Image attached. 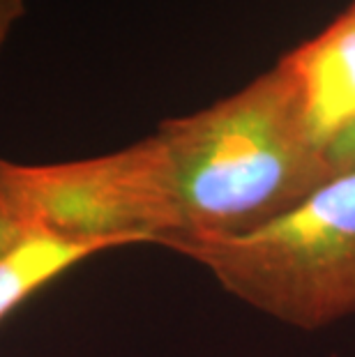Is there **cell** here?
<instances>
[{"label": "cell", "instance_id": "ba28073f", "mask_svg": "<svg viewBox=\"0 0 355 357\" xmlns=\"http://www.w3.org/2000/svg\"><path fill=\"white\" fill-rule=\"evenodd\" d=\"M30 0H0V51L10 40L12 30L26 17Z\"/></svg>", "mask_w": 355, "mask_h": 357}, {"label": "cell", "instance_id": "6da1fadb", "mask_svg": "<svg viewBox=\"0 0 355 357\" xmlns=\"http://www.w3.org/2000/svg\"><path fill=\"white\" fill-rule=\"evenodd\" d=\"M153 136L180 219L178 254L273 222L332 176L284 60Z\"/></svg>", "mask_w": 355, "mask_h": 357}, {"label": "cell", "instance_id": "3957f363", "mask_svg": "<svg viewBox=\"0 0 355 357\" xmlns=\"http://www.w3.org/2000/svg\"><path fill=\"white\" fill-rule=\"evenodd\" d=\"M0 182L30 231L97 249L160 245L173 249L180 219L162 150L150 134L109 155L60 164L0 159Z\"/></svg>", "mask_w": 355, "mask_h": 357}, {"label": "cell", "instance_id": "9c48e42d", "mask_svg": "<svg viewBox=\"0 0 355 357\" xmlns=\"http://www.w3.org/2000/svg\"><path fill=\"white\" fill-rule=\"evenodd\" d=\"M349 12H351V14H353V17H355V3H353V5L349 7Z\"/></svg>", "mask_w": 355, "mask_h": 357}, {"label": "cell", "instance_id": "8992f818", "mask_svg": "<svg viewBox=\"0 0 355 357\" xmlns=\"http://www.w3.org/2000/svg\"><path fill=\"white\" fill-rule=\"evenodd\" d=\"M26 233H30V229L24 215L19 212L17 203L12 201V196L7 194L5 185L0 182V256L10 247L17 245Z\"/></svg>", "mask_w": 355, "mask_h": 357}, {"label": "cell", "instance_id": "5b68a950", "mask_svg": "<svg viewBox=\"0 0 355 357\" xmlns=\"http://www.w3.org/2000/svg\"><path fill=\"white\" fill-rule=\"evenodd\" d=\"M97 252L102 249L77 245L44 231L26 233L0 256V321L35 291Z\"/></svg>", "mask_w": 355, "mask_h": 357}, {"label": "cell", "instance_id": "7a4b0ae2", "mask_svg": "<svg viewBox=\"0 0 355 357\" xmlns=\"http://www.w3.org/2000/svg\"><path fill=\"white\" fill-rule=\"evenodd\" d=\"M201 263L233 298L298 330L355 316V169L259 229L199 242Z\"/></svg>", "mask_w": 355, "mask_h": 357}, {"label": "cell", "instance_id": "277c9868", "mask_svg": "<svg viewBox=\"0 0 355 357\" xmlns=\"http://www.w3.org/2000/svg\"><path fill=\"white\" fill-rule=\"evenodd\" d=\"M323 148L355 120V17L346 10L319 37L282 58Z\"/></svg>", "mask_w": 355, "mask_h": 357}, {"label": "cell", "instance_id": "52a82bcc", "mask_svg": "<svg viewBox=\"0 0 355 357\" xmlns=\"http://www.w3.org/2000/svg\"><path fill=\"white\" fill-rule=\"evenodd\" d=\"M326 162L332 173L355 169V120L326 146Z\"/></svg>", "mask_w": 355, "mask_h": 357}]
</instances>
